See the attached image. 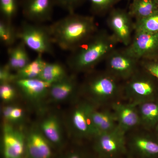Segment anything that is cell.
Instances as JSON below:
<instances>
[{
    "instance_id": "23",
    "label": "cell",
    "mask_w": 158,
    "mask_h": 158,
    "mask_svg": "<svg viewBox=\"0 0 158 158\" xmlns=\"http://www.w3.org/2000/svg\"><path fill=\"white\" fill-rule=\"evenodd\" d=\"M68 76L65 66L58 62H46L38 78L52 85Z\"/></svg>"
},
{
    "instance_id": "16",
    "label": "cell",
    "mask_w": 158,
    "mask_h": 158,
    "mask_svg": "<svg viewBox=\"0 0 158 158\" xmlns=\"http://www.w3.org/2000/svg\"><path fill=\"white\" fill-rule=\"evenodd\" d=\"M13 83L25 96L33 101L47 96L51 85L39 78L17 79Z\"/></svg>"
},
{
    "instance_id": "15",
    "label": "cell",
    "mask_w": 158,
    "mask_h": 158,
    "mask_svg": "<svg viewBox=\"0 0 158 158\" xmlns=\"http://www.w3.org/2000/svg\"><path fill=\"white\" fill-rule=\"evenodd\" d=\"M91 106L90 102H84L78 105L73 112L72 125L79 137L94 138L90 116Z\"/></svg>"
},
{
    "instance_id": "1",
    "label": "cell",
    "mask_w": 158,
    "mask_h": 158,
    "mask_svg": "<svg viewBox=\"0 0 158 158\" xmlns=\"http://www.w3.org/2000/svg\"><path fill=\"white\" fill-rule=\"evenodd\" d=\"M118 43L116 38L106 29L97 31L73 50L67 59V63L75 73H88L105 60Z\"/></svg>"
},
{
    "instance_id": "8",
    "label": "cell",
    "mask_w": 158,
    "mask_h": 158,
    "mask_svg": "<svg viewBox=\"0 0 158 158\" xmlns=\"http://www.w3.org/2000/svg\"><path fill=\"white\" fill-rule=\"evenodd\" d=\"M107 24L118 43L125 47L129 45L135 32V21L128 11L119 8H113L109 12Z\"/></svg>"
},
{
    "instance_id": "3",
    "label": "cell",
    "mask_w": 158,
    "mask_h": 158,
    "mask_svg": "<svg viewBox=\"0 0 158 158\" xmlns=\"http://www.w3.org/2000/svg\"><path fill=\"white\" fill-rule=\"evenodd\" d=\"M80 90L92 101L91 104L110 106L114 102L123 99V82L105 69L88 72Z\"/></svg>"
},
{
    "instance_id": "14",
    "label": "cell",
    "mask_w": 158,
    "mask_h": 158,
    "mask_svg": "<svg viewBox=\"0 0 158 158\" xmlns=\"http://www.w3.org/2000/svg\"><path fill=\"white\" fill-rule=\"evenodd\" d=\"M92 104L90 116L93 129L94 138L104 133L109 132L118 127L117 119L110 106L99 110Z\"/></svg>"
},
{
    "instance_id": "34",
    "label": "cell",
    "mask_w": 158,
    "mask_h": 158,
    "mask_svg": "<svg viewBox=\"0 0 158 158\" xmlns=\"http://www.w3.org/2000/svg\"><path fill=\"white\" fill-rule=\"evenodd\" d=\"M69 158H82L81 156L77 153H74L71 155Z\"/></svg>"
},
{
    "instance_id": "13",
    "label": "cell",
    "mask_w": 158,
    "mask_h": 158,
    "mask_svg": "<svg viewBox=\"0 0 158 158\" xmlns=\"http://www.w3.org/2000/svg\"><path fill=\"white\" fill-rule=\"evenodd\" d=\"M3 141L6 158H21L26 149V137L9 124L3 127Z\"/></svg>"
},
{
    "instance_id": "9",
    "label": "cell",
    "mask_w": 158,
    "mask_h": 158,
    "mask_svg": "<svg viewBox=\"0 0 158 158\" xmlns=\"http://www.w3.org/2000/svg\"><path fill=\"white\" fill-rule=\"evenodd\" d=\"M142 130L127 133L129 136L127 134V148L140 158H158V139L152 132Z\"/></svg>"
},
{
    "instance_id": "35",
    "label": "cell",
    "mask_w": 158,
    "mask_h": 158,
    "mask_svg": "<svg viewBox=\"0 0 158 158\" xmlns=\"http://www.w3.org/2000/svg\"><path fill=\"white\" fill-rule=\"evenodd\" d=\"M152 132L153 133L154 135L156 136V138L158 139V123Z\"/></svg>"
},
{
    "instance_id": "10",
    "label": "cell",
    "mask_w": 158,
    "mask_h": 158,
    "mask_svg": "<svg viewBox=\"0 0 158 158\" xmlns=\"http://www.w3.org/2000/svg\"><path fill=\"white\" fill-rule=\"evenodd\" d=\"M125 48L131 56L140 60L157 56L158 33L135 31L131 42Z\"/></svg>"
},
{
    "instance_id": "30",
    "label": "cell",
    "mask_w": 158,
    "mask_h": 158,
    "mask_svg": "<svg viewBox=\"0 0 158 158\" xmlns=\"http://www.w3.org/2000/svg\"><path fill=\"white\" fill-rule=\"evenodd\" d=\"M16 88L13 82L1 83L0 97L2 100L4 102H9L15 98Z\"/></svg>"
},
{
    "instance_id": "5",
    "label": "cell",
    "mask_w": 158,
    "mask_h": 158,
    "mask_svg": "<svg viewBox=\"0 0 158 158\" xmlns=\"http://www.w3.org/2000/svg\"><path fill=\"white\" fill-rule=\"evenodd\" d=\"M17 39L38 54L54 55V44L48 26L24 22L17 30Z\"/></svg>"
},
{
    "instance_id": "12",
    "label": "cell",
    "mask_w": 158,
    "mask_h": 158,
    "mask_svg": "<svg viewBox=\"0 0 158 158\" xmlns=\"http://www.w3.org/2000/svg\"><path fill=\"white\" fill-rule=\"evenodd\" d=\"M55 6L54 0H23L22 10L26 19L39 24L52 19Z\"/></svg>"
},
{
    "instance_id": "26",
    "label": "cell",
    "mask_w": 158,
    "mask_h": 158,
    "mask_svg": "<svg viewBox=\"0 0 158 158\" xmlns=\"http://www.w3.org/2000/svg\"><path fill=\"white\" fill-rule=\"evenodd\" d=\"M135 31L158 33V10L148 17L135 21Z\"/></svg>"
},
{
    "instance_id": "17",
    "label": "cell",
    "mask_w": 158,
    "mask_h": 158,
    "mask_svg": "<svg viewBox=\"0 0 158 158\" xmlns=\"http://www.w3.org/2000/svg\"><path fill=\"white\" fill-rule=\"evenodd\" d=\"M48 140L41 131L32 130L26 137V149L30 158H51Z\"/></svg>"
},
{
    "instance_id": "4",
    "label": "cell",
    "mask_w": 158,
    "mask_h": 158,
    "mask_svg": "<svg viewBox=\"0 0 158 158\" xmlns=\"http://www.w3.org/2000/svg\"><path fill=\"white\" fill-rule=\"evenodd\" d=\"M123 99L137 105L158 100V80L141 67L123 82Z\"/></svg>"
},
{
    "instance_id": "24",
    "label": "cell",
    "mask_w": 158,
    "mask_h": 158,
    "mask_svg": "<svg viewBox=\"0 0 158 158\" xmlns=\"http://www.w3.org/2000/svg\"><path fill=\"white\" fill-rule=\"evenodd\" d=\"M42 55L38 54L34 61H31L24 67L15 72V80L38 78L47 62L43 58Z\"/></svg>"
},
{
    "instance_id": "27",
    "label": "cell",
    "mask_w": 158,
    "mask_h": 158,
    "mask_svg": "<svg viewBox=\"0 0 158 158\" xmlns=\"http://www.w3.org/2000/svg\"><path fill=\"white\" fill-rule=\"evenodd\" d=\"M90 4V11L93 14L103 15L110 12L121 0H87Z\"/></svg>"
},
{
    "instance_id": "29",
    "label": "cell",
    "mask_w": 158,
    "mask_h": 158,
    "mask_svg": "<svg viewBox=\"0 0 158 158\" xmlns=\"http://www.w3.org/2000/svg\"><path fill=\"white\" fill-rule=\"evenodd\" d=\"M2 116L6 121L16 123L23 118L24 111L19 107L7 106L2 109Z\"/></svg>"
},
{
    "instance_id": "21",
    "label": "cell",
    "mask_w": 158,
    "mask_h": 158,
    "mask_svg": "<svg viewBox=\"0 0 158 158\" xmlns=\"http://www.w3.org/2000/svg\"><path fill=\"white\" fill-rule=\"evenodd\" d=\"M129 13L135 21L148 17L158 10L156 0H132Z\"/></svg>"
},
{
    "instance_id": "32",
    "label": "cell",
    "mask_w": 158,
    "mask_h": 158,
    "mask_svg": "<svg viewBox=\"0 0 158 158\" xmlns=\"http://www.w3.org/2000/svg\"><path fill=\"white\" fill-rule=\"evenodd\" d=\"M55 6L64 9L69 13H73L87 0H54Z\"/></svg>"
},
{
    "instance_id": "33",
    "label": "cell",
    "mask_w": 158,
    "mask_h": 158,
    "mask_svg": "<svg viewBox=\"0 0 158 158\" xmlns=\"http://www.w3.org/2000/svg\"><path fill=\"white\" fill-rule=\"evenodd\" d=\"M15 73H12L7 65L1 66L0 69V82L1 83L13 82L15 81Z\"/></svg>"
},
{
    "instance_id": "6",
    "label": "cell",
    "mask_w": 158,
    "mask_h": 158,
    "mask_svg": "<svg viewBox=\"0 0 158 158\" xmlns=\"http://www.w3.org/2000/svg\"><path fill=\"white\" fill-rule=\"evenodd\" d=\"M105 61L106 70L123 82L131 77L141 68L140 60L131 56L125 48L114 49Z\"/></svg>"
},
{
    "instance_id": "11",
    "label": "cell",
    "mask_w": 158,
    "mask_h": 158,
    "mask_svg": "<svg viewBox=\"0 0 158 158\" xmlns=\"http://www.w3.org/2000/svg\"><path fill=\"white\" fill-rule=\"evenodd\" d=\"M117 119L118 127L126 134L141 127V120L138 105L117 101L110 106Z\"/></svg>"
},
{
    "instance_id": "36",
    "label": "cell",
    "mask_w": 158,
    "mask_h": 158,
    "mask_svg": "<svg viewBox=\"0 0 158 158\" xmlns=\"http://www.w3.org/2000/svg\"><path fill=\"white\" fill-rule=\"evenodd\" d=\"M156 2L157 4H158V0H156Z\"/></svg>"
},
{
    "instance_id": "28",
    "label": "cell",
    "mask_w": 158,
    "mask_h": 158,
    "mask_svg": "<svg viewBox=\"0 0 158 158\" xmlns=\"http://www.w3.org/2000/svg\"><path fill=\"white\" fill-rule=\"evenodd\" d=\"M18 0H0V11L2 19L12 22L18 11Z\"/></svg>"
},
{
    "instance_id": "19",
    "label": "cell",
    "mask_w": 158,
    "mask_h": 158,
    "mask_svg": "<svg viewBox=\"0 0 158 158\" xmlns=\"http://www.w3.org/2000/svg\"><path fill=\"white\" fill-rule=\"evenodd\" d=\"M141 127L153 132L158 123V100L144 102L138 105Z\"/></svg>"
},
{
    "instance_id": "2",
    "label": "cell",
    "mask_w": 158,
    "mask_h": 158,
    "mask_svg": "<svg viewBox=\"0 0 158 158\" xmlns=\"http://www.w3.org/2000/svg\"><path fill=\"white\" fill-rule=\"evenodd\" d=\"M54 44L64 51H72L98 30L93 16L69 13L48 26Z\"/></svg>"
},
{
    "instance_id": "18",
    "label": "cell",
    "mask_w": 158,
    "mask_h": 158,
    "mask_svg": "<svg viewBox=\"0 0 158 158\" xmlns=\"http://www.w3.org/2000/svg\"><path fill=\"white\" fill-rule=\"evenodd\" d=\"M80 90L76 76H67L63 80L51 85L48 95L56 102L62 101Z\"/></svg>"
},
{
    "instance_id": "7",
    "label": "cell",
    "mask_w": 158,
    "mask_h": 158,
    "mask_svg": "<svg viewBox=\"0 0 158 158\" xmlns=\"http://www.w3.org/2000/svg\"><path fill=\"white\" fill-rule=\"evenodd\" d=\"M94 149L102 158H116L127 152V134L117 127L94 138Z\"/></svg>"
},
{
    "instance_id": "37",
    "label": "cell",
    "mask_w": 158,
    "mask_h": 158,
    "mask_svg": "<svg viewBox=\"0 0 158 158\" xmlns=\"http://www.w3.org/2000/svg\"><path fill=\"white\" fill-rule=\"evenodd\" d=\"M22 158V157L21 158Z\"/></svg>"
},
{
    "instance_id": "20",
    "label": "cell",
    "mask_w": 158,
    "mask_h": 158,
    "mask_svg": "<svg viewBox=\"0 0 158 158\" xmlns=\"http://www.w3.org/2000/svg\"><path fill=\"white\" fill-rule=\"evenodd\" d=\"M26 46L22 42L14 47H10L8 50L9 59L6 65L12 72L18 71L31 62L26 49Z\"/></svg>"
},
{
    "instance_id": "25",
    "label": "cell",
    "mask_w": 158,
    "mask_h": 158,
    "mask_svg": "<svg viewBox=\"0 0 158 158\" xmlns=\"http://www.w3.org/2000/svg\"><path fill=\"white\" fill-rule=\"evenodd\" d=\"M17 39V30L12 22L3 19L0 21V40L3 44L11 47Z\"/></svg>"
},
{
    "instance_id": "31",
    "label": "cell",
    "mask_w": 158,
    "mask_h": 158,
    "mask_svg": "<svg viewBox=\"0 0 158 158\" xmlns=\"http://www.w3.org/2000/svg\"><path fill=\"white\" fill-rule=\"evenodd\" d=\"M141 68L158 80V56L140 60Z\"/></svg>"
},
{
    "instance_id": "22",
    "label": "cell",
    "mask_w": 158,
    "mask_h": 158,
    "mask_svg": "<svg viewBox=\"0 0 158 158\" xmlns=\"http://www.w3.org/2000/svg\"><path fill=\"white\" fill-rule=\"evenodd\" d=\"M40 130L48 141L56 144L62 141L61 126L58 118L51 116L45 118L40 123Z\"/></svg>"
}]
</instances>
